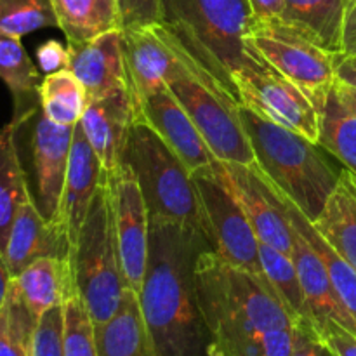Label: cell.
<instances>
[{"label": "cell", "mask_w": 356, "mask_h": 356, "mask_svg": "<svg viewBox=\"0 0 356 356\" xmlns=\"http://www.w3.org/2000/svg\"><path fill=\"white\" fill-rule=\"evenodd\" d=\"M149 250L139 305L155 356H211L197 294V259L212 247L195 226L149 219Z\"/></svg>", "instance_id": "6da1fadb"}, {"label": "cell", "mask_w": 356, "mask_h": 356, "mask_svg": "<svg viewBox=\"0 0 356 356\" xmlns=\"http://www.w3.org/2000/svg\"><path fill=\"white\" fill-rule=\"evenodd\" d=\"M197 294L211 356H233L268 330L298 325L266 277L228 263L214 247L197 259Z\"/></svg>", "instance_id": "7a4b0ae2"}, {"label": "cell", "mask_w": 356, "mask_h": 356, "mask_svg": "<svg viewBox=\"0 0 356 356\" xmlns=\"http://www.w3.org/2000/svg\"><path fill=\"white\" fill-rule=\"evenodd\" d=\"M252 21L247 0H162L160 7V23L235 99L233 75L249 61Z\"/></svg>", "instance_id": "3957f363"}, {"label": "cell", "mask_w": 356, "mask_h": 356, "mask_svg": "<svg viewBox=\"0 0 356 356\" xmlns=\"http://www.w3.org/2000/svg\"><path fill=\"white\" fill-rule=\"evenodd\" d=\"M240 120L252 145L257 169L315 221L336 190L343 169L327 160L320 145L243 106Z\"/></svg>", "instance_id": "277c9868"}, {"label": "cell", "mask_w": 356, "mask_h": 356, "mask_svg": "<svg viewBox=\"0 0 356 356\" xmlns=\"http://www.w3.org/2000/svg\"><path fill=\"white\" fill-rule=\"evenodd\" d=\"M122 162L131 165L138 179L149 219L181 222L207 233L193 176L160 136L138 117Z\"/></svg>", "instance_id": "5b68a950"}, {"label": "cell", "mask_w": 356, "mask_h": 356, "mask_svg": "<svg viewBox=\"0 0 356 356\" xmlns=\"http://www.w3.org/2000/svg\"><path fill=\"white\" fill-rule=\"evenodd\" d=\"M72 268L76 292L92 323L108 322L120 308L127 289L118 259L108 172L101 177L79 240L72 249Z\"/></svg>", "instance_id": "8992f818"}, {"label": "cell", "mask_w": 356, "mask_h": 356, "mask_svg": "<svg viewBox=\"0 0 356 356\" xmlns=\"http://www.w3.org/2000/svg\"><path fill=\"white\" fill-rule=\"evenodd\" d=\"M170 37L176 45L179 63L167 79L169 90L190 115L216 159L221 162L256 165L252 145L240 120L238 101L186 54L172 33Z\"/></svg>", "instance_id": "52a82bcc"}, {"label": "cell", "mask_w": 356, "mask_h": 356, "mask_svg": "<svg viewBox=\"0 0 356 356\" xmlns=\"http://www.w3.org/2000/svg\"><path fill=\"white\" fill-rule=\"evenodd\" d=\"M247 40L264 61L308 96L318 113L322 111L337 82L336 68L341 54L330 52L282 17L254 19Z\"/></svg>", "instance_id": "ba28073f"}, {"label": "cell", "mask_w": 356, "mask_h": 356, "mask_svg": "<svg viewBox=\"0 0 356 356\" xmlns=\"http://www.w3.org/2000/svg\"><path fill=\"white\" fill-rule=\"evenodd\" d=\"M240 106L318 145L320 113L305 92L250 45L249 61L233 75Z\"/></svg>", "instance_id": "9c48e42d"}, {"label": "cell", "mask_w": 356, "mask_h": 356, "mask_svg": "<svg viewBox=\"0 0 356 356\" xmlns=\"http://www.w3.org/2000/svg\"><path fill=\"white\" fill-rule=\"evenodd\" d=\"M191 176L197 184L207 235L214 250H218L228 263L264 277L259 257V238L242 205L222 179L218 162L211 167L195 170Z\"/></svg>", "instance_id": "30bf717a"}, {"label": "cell", "mask_w": 356, "mask_h": 356, "mask_svg": "<svg viewBox=\"0 0 356 356\" xmlns=\"http://www.w3.org/2000/svg\"><path fill=\"white\" fill-rule=\"evenodd\" d=\"M110 204L122 275L127 289L139 292L149 250V212L131 165L108 172Z\"/></svg>", "instance_id": "8fae6325"}, {"label": "cell", "mask_w": 356, "mask_h": 356, "mask_svg": "<svg viewBox=\"0 0 356 356\" xmlns=\"http://www.w3.org/2000/svg\"><path fill=\"white\" fill-rule=\"evenodd\" d=\"M218 169L242 205L259 242L292 257L294 236L291 221L257 165L218 160Z\"/></svg>", "instance_id": "7c38bea8"}, {"label": "cell", "mask_w": 356, "mask_h": 356, "mask_svg": "<svg viewBox=\"0 0 356 356\" xmlns=\"http://www.w3.org/2000/svg\"><path fill=\"white\" fill-rule=\"evenodd\" d=\"M75 125H58L40 111L31 134V155H33L35 181H37L35 202L38 211L49 222L63 228H65L61 219L63 193H65Z\"/></svg>", "instance_id": "4fadbf2b"}, {"label": "cell", "mask_w": 356, "mask_h": 356, "mask_svg": "<svg viewBox=\"0 0 356 356\" xmlns=\"http://www.w3.org/2000/svg\"><path fill=\"white\" fill-rule=\"evenodd\" d=\"M136 117L145 122L176 153L191 174L218 162L169 87L148 97H134Z\"/></svg>", "instance_id": "5bb4252c"}, {"label": "cell", "mask_w": 356, "mask_h": 356, "mask_svg": "<svg viewBox=\"0 0 356 356\" xmlns=\"http://www.w3.org/2000/svg\"><path fill=\"white\" fill-rule=\"evenodd\" d=\"M122 45L132 97H148L167 87L179 56L162 23L122 30Z\"/></svg>", "instance_id": "9a60e30c"}, {"label": "cell", "mask_w": 356, "mask_h": 356, "mask_svg": "<svg viewBox=\"0 0 356 356\" xmlns=\"http://www.w3.org/2000/svg\"><path fill=\"white\" fill-rule=\"evenodd\" d=\"M134 120V97L129 86L87 103L80 124L106 172L117 169L124 160Z\"/></svg>", "instance_id": "2e32d148"}, {"label": "cell", "mask_w": 356, "mask_h": 356, "mask_svg": "<svg viewBox=\"0 0 356 356\" xmlns=\"http://www.w3.org/2000/svg\"><path fill=\"white\" fill-rule=\"evenodd\" d=\"M2 256L10 275L16 277L42 257L72 259V243L66 229L49 222L30 197L16 212Z\"/></svg>", "instance_id": "e0dca14e"}, {"label": "cell", "mask_w": 356, "mask_h": 356, "mask_svg": "<svg viewBox=\"0 0 356 356\" xmlns=\"http://www.w3.org/2000/svg\"><path fill=\"white\" fill-rule=\"evenodd\" d=\"M68 49L70 70L86 87L89 101L129 86L122 30L106 31L83 44H68Z\"/></svg>", "instance_id": "ac0fdd59"}, {"label": "cell", "mask_w": 356, "mask_h": 356, "mask_svg": "<svg viewBox=\"0 0 356 356\" xmlns=\"http://www.w3.org/2000/svg\"><path fill=\"white\" fill-rule=\"evenodd\" d=\"M104 172L106 170L101 165L92 146L87 141L82 124L79 122L73 129L72 153H70V165L61 207V219L68 232L72 249L79 240L80 229L86 222L87 212H89Z\"/></svg>", "instance_id": "d6986e66"}, {"label": "cell", "mask_w": 356, "mask_h": 356, "mask_svg": "<svg viewBox=\"0 0 356 356\" xmlns=\"http://www.w3.org/2000/svg\"><path fill=\"white\" fill-rule=\"evenodd\" d=\"M292 236H294L292 261H294L302 291H305L312 325L318 330L325 323L336 322L343 325L344 329L356 334L355 318L350 315L344 302L341 301L325 264L316 256L315 250L309 247L305 236L296 232L294 228H292Z\"/></svg>", "instance_id": "ffe728a7"}, {"label": "cell", "mask_w": 356, "mask_h": 356, "mask_svg": "<svg viewBox=\"0 0 356 356\" xmlns=\"http://www.w3.org/2000/svg\"><path fill=\"white\" fill-rule=\"evenodd\" d=\"M13 285L35 318L76 294L72 259L42 257L13 277Z\"/></svg>", "instance_id": "44dd1931"}, {"label": "cell", "mask_w": 356, "mask_h": 356, "mask_svg": "<svg viewBox=\"0 0 356 356\" xmlns=\"http://www.w3.org/2000/svg\"><path fill=\"white\" fill-rule=\"evenodd\" d=\"M99 356H155L138 292L125 289L120 308L108 322L94 325Z\"/></svg>", "instance_id": "7402d4cb"}, {"label": "cell", "mask_w": 356, "mask_h": 356, "mask_svg": "<svg viewBox=\"0 0 356 356\" xmlns=\"http://www.w3.org/2000/svg\"><path fill=\"white\" fill-rule=\"evenodd\" d=\"M0 80L14 99L13 120H30L40 108V73L21 44L19 37L0 33Z\"/></svg>", "instance_id": "603a6c76"}, {"label": "cell", "mask_w": 356, "mask_h": 356, "mask_svg": "<svg viewBox=\"0 0 356 356\" xmlns=\"http://www.w3.org/2000/svg\"><path fill=\"white\" fill-rule=\"evenodd\" d=\"M264 179H266V177H264ZM266 183L270 184L271 190L275 191L277 198L280 200L282 207H284L292 228L305 236V240L309 243V247L315 250L316 256H318L320 259H322V263L325 264L330 280H332L341 301L344 302L346 309L350 312V315L353 316L356 322V270L348 263V261H344L343 257L339 256V252H337V250L323 238L322 233L315 228L312 219H309L308 216H306L305 212H302L301 209L284 193V191H280L277 186H273L268 179Z\"/></svg>", "instance_id": "cb8c5ba5"}, {"label": "cell", "mask_w": 356, "mask_h": 356, "mask_svg": "<svg viewBox=\"0 0 356 356\" xmlns=\"http://www.w3.org/2000/svg\"><path fill=\"white\" fill-rule=\"evenodd\" d=\"M323 238L356 270V176L343 167L336 190L312 221Z\"/></svg>", "instance_id": "d4e9b609"}, {"label": "cell", "mask_w": 356, "mask_h": 356, "mask_svg": "<svg viewBox=\"0 0 356 356\" xmlns=\"http://www.w3.org/2000/svg\"><path fill=\"white\" fill-rule=\"evenodd\" d=\"M58 28L68 44H83L111 30H122L117 0H51Z\"/></svg>", "instance_id": "484cf974"}, {"label": "cell", "mask_w": 356, "mask_h": 356, "mask_svg": "<svg viewBox=\"0 0 356 356\" xmlns=\"http://www.w3.org/2000/svg\"><path fill=\"white\" fill-rule=\"evenodd\" d=\"M348 0H284L287 23L299 28L330 52L341 54Z\"/></svg>", "instance_id": "4316f807"}, {"label": "cell", "mask_w": 356, "mask_h": 356, "mask_svg": "<svg viewBox=\"0 0 356 356\" xmlns=\"http://www.w3.org/2000/svg\"><path fill=\"white\" fill-rule=\"evenodd\" d=\"M21 122L10 120L0 129V252H3L16 212L31 197L19 162L16 132Z\"/></svg>", "instance_id": "83f0119b"}, {"label": "cell", "mask_w": 356, "mask_h": 356, "mask_svg": "<svg viewBox=\"0 0 356 356\" xmlns=\"http://www.w3.org/2000/svg\"><path fill=\"white\" fill-rule=\"evenodd\" d=\"M40 111L58 125H75L86 111L89 96L72 70L47 73L42 79Z\"/></svg>", "instance_id": "f1b7e54d"}, {"label": "cell", "mask_w": 356, "mask_h": 356, "mask_svg": "<svg viewBox=\"0 0 356 356\" xmlns=\"http://www.w3.org/2000/svg\"><path fill=\"white\" fill-rule=\"evenodd\" d=\"M318 145L356 176V115L341 103L334 90L320 111Z\"/></svg>", "instance_id": "f546056e"}, {"label": "cell", "mask_w": 356, "mask_h": 356, "mask_svg": "<svg viewBox=\"0 0 356 356\" xmlns=\"http://www.w3.org/2000/svg\"><path fill=\"white\" fill-rule=\"evenodd\" d=\"M259 257L261 264H263L264 277L268 278V282L275 289L278 298L282 299L285 308L289 309L292 318L298 323H312L305 291H302L301 280H299L298 270H296L292 257L273 249V247L264 245V243L259 245Z\"/></svg>", "instance_id": "4dcf8cb0"}, {"label": "cell", "mask_w": 356, "mask_h": 356, "mask_svg": "<svg viewBox=\"0 0 356 356\" xmlns=\"http://www.w3.org/2000/svg\"><path fill=\"white\" fill-rule=\"evenodd\" d=\"M35 323L37 318L10 282L6 305L0 309V356H33L31 337Z\"/></svg>", "instance_id": "1f68e13d"}, {"label": "cell", "mask_w": 356, "mask_h": 356, "mask_svg": "<svg viewBox=\"0 0 356 356\" xmlns=\"http://www.w3.org/2000/svg\"><path fill=\"white\" fill-rule=\"evenodd\" d=\"M58 26L51 0H0V33L23 37Z\"/></svg>", "instance_id": "d6a6232c"}, {"label": "cell", "mask_w": 356, "mask_h": 356, "mask_svg": "<svg viewBox=\"0 0 356 356\" xmlns=\"http://www.w3.org/2000/svg\"><path fill=\"white\" fill-rule=\"evenodd\" d=\"M65 308V356H99L94 323L79 292L63 305Z\"/></svg>", "instance_id": "836d02e7"}, {"label": "cell", "mask_w": 356, "mask_h": 356, "mask_svg": "<svg viewBox=\"0 0 356 356\" xmlns=\"http://www.w3.org/2000/svg\"><path fill=\"white\" fill-rule=\"evenodd\" d=\"M33 356H65V308L45 312L37 320L31 337Z\"/></svg>", "instance_id": "e575fe53"}, {"label": "cell", "mask_w": 356, "mask_h": 356, "mask_svg": "<svg viewBox=\"0 0 356 356\" xmlns=\"http://www.w3.org/2000/svg\"><path fill=\"white\" fill-rule=\"evenodd\" d=\"M122 30L146 28L160 23L162 0H117Z\"/></svg>", "instance_id": "d590c367"}, {"label": "cell", "mask_w": 356, "mask_h": 356, "mask_svg": "<svg viewBox=\"0 0 356 356\" xmlns=\"http://www.w3.org/2000/svg\"><path fill=\"white\" fill-rule=\"evenodd\" d=\"M291 356H336L315 327L308 322L298 323L296 346Z\"/></svg>", "instance_id": "8d00e7d4"}, {"label": "cell", "mask_w": 356, "mask_h": 356, "mask_svg": "<svg viewBox=\"0 0 356 356\" xmlns=\"http://www.w3.org/2000/svg\"><path fill=\"white\" fill-rule=\"evenodd\" d=\"M316 332L322 336L336 356H356V334L351 330L344 329L336 322H329L320 327Z\"/></svg>", "instance_id": "74e56055"}, {"label": "cell", "mask_w": 356, "mask_h": 356, "mask_svg": "<svg viewBox=\"0 0 356 356\" xmlns=\"http://www.w3.org/2000/svg\"><path fill=\"white\" fill-rule=\"evenodd\" d=\"M38 68L47 73L70 70V49L58 40H47L37 49Z\"/></svg>", "instance_id": "f35d334b"}, {"label": "cell", "mask_w": 356, "mask_h": 356, "mask_svg": "<svg viewBox=\"0 0 356 356\" xmlns=\"http://www.w3.org/2000/svg\"><path fill=\"white\" fill-rule=\"evenodd\" d=\"M341 56H356V2L348 6L344 16Z\"/></svg>", "instance_id": "ab89813d"}, {"label": "cell", "mask_w": 356, "mask_h": 356, "mask_svg": "<svg viewBox=\"0 0 356 356\" xmlns=\"http://www.w3.org/2000/svg\"><path fill=\"white\" fill-rule=\"evenodd\" d=\"M254 19H275L284 16V0H247Z\"/></svg>", "instance_id": "60d3db41"}, {"label": "cell", "mask_w": 356, "mask_h": 356, "mask_svg": "<svg viewBox=\"0 0 356 356\" xmlns=\"http://www.w3.org/2000/svg\"><path fill=\"white\" fill-rule=\"evenodd\" d=\"M337 82L356 87V56H341L336 68Z\"/></svg>", "instance_id": "b9f144b4"}, {"label": "cell", "mask_w": 356, "mask_h": 356, "mask_svg": "<svg viewBox=\"0 0 356 356\" xmlns=\"http://www.w3.org/2000/svg\"><path fill=\"white\" fill-rule=\"evenodd\" d=\"M334 92L337 94V97H339L341 103H343L344 106L351 111V113L356 115V87L336 82V86H334Z\"/></svg>", "instance_id": "7bdbcfd3"}, {"label": "cell", "mask_w": 356, "mask_h": 356, "mask_svg": "<svg viewBox=\"0 0 356 356\" xmlns=\"http://www.w3.org/2000/svg\"><path fill=\"white\" fill-rule=\"evenodd\" d=\"M10 282H13V275H10L9 268H7L6 261H3L2 252H0V309L6 305L7 294H9Z\"/></svg>", "instance_id": "ee69618b"}, {"label": "cell", "mask_w": 356, "mask_h": 356, "mask_svg": "<svg viewBox=\"0 0 356 356\" xmlns=\"http://www.w3.org/2000/svg\"><path fill=\"white\" fill-rule=\"evenodd\" d=\"M353 2H356V0H348V6H350V3H353Z\"/></svg>", "instance_id": "f6af8a7d"}]
</instances>
